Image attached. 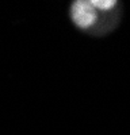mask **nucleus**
<instances>
[{"label": "nucleus", "instance_id": "f03ea898", "mask_svg": "<svg viewBox=\"0 0 130 135\" xmlns=\"http://www.w3.org/2000/svg\"><path fill=\"white\" fill-rule=\"evenodd\" d=\"M91 6L96 9H103V11H107V9H111L117 3L114 2V0H92V2H90Z\"/></svg>", "mask_w": 130, "mask_h": 135}, {"label": "nucleus", "instance_id": "f257e3e1", "mask_svg": "<svg viewBox=\"0 0 130 135\" xmlns=\"http://www.w3.org/2000/svg\"><path fill=\"white\" fill-rule=\"evenodd\" d=\"M71 15L75 23L83 28L92 26L96 22V11L90 2H75L71 8Z\"/></svg>", "mask_w": 130, "mask_h": 135}]
</instances>
